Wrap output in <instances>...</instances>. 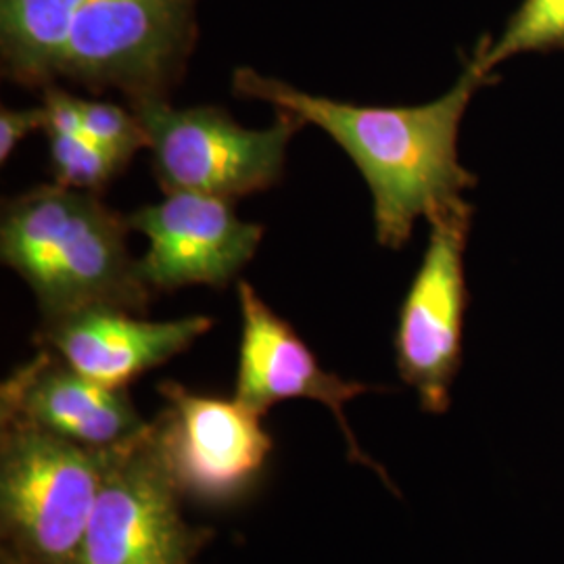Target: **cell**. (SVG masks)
<instances>
[{
  "label": "cell",
  "mask_w": 564,
  "mask_h": 564,
  "mask_svg": "<svg viewBox=\"0 0 564 564\" xmlns=\"http://www.w3.org/2000/svg\"><path fill=\"white\" fill-rule=\"evenodd\" d=\"M212 326L207 316L153 323L130 310L93 305L42 323L39 345L97 383L128 389L149 370L181 356Z\"/></svg>",
  "instance_id": "7c38bea8"
},
{
  "label": "cell",
  "mask_w": 564,
  "mask_h": 564,
  "mask_svg": "<svg viewBox=\"0 0 564 564\" xmlns=\"http://www.w3.org/2000/svg\"><path fill=\"white\" fill-rule=\"evenodd\" d=\"M82 132L121 167L147 147V134L134 111H126L113 102L80 99Z\"/></svg>",
  "instance_id": "2e32d148"
},
{
  "label": "cell",
  "mask_w": 564,
  "mask_h": 564,
  "mask_svg": "<svg viewBox=\"0 0 564 564\" xmlns=\"http://www.w3.org/2000/svg\"><path fill=\"white\" fill-rule=\"evenodd\" d=\"M473 205L463 199L437 212L429 245L403 297L393 351L400 379L419 395L426 414H445L464 356L468 286L464 251Z\"/></svg>",
  "instance_id": "52a82bcc"
},
{
  "label": "cell",
  "mask_w": 564,
  "mask_h": 564,
  "mask_svg": "<svg viewBox=\"0 0 564 564\" xmlns=\"http://www.w3.org/2000/svg\"><path fill=\"white\" fill-rule=\"evenodd\" d=\"M195 0H88L59 78L120 88L130 102L165 97L193 44Z\"/></svg>",
  "instance_id": "ba28073f"
},
{
  "label": "cell",
  "mask_w": 564,
  "mask_h": 564,
  "mask_svg": "<svg viewBox=\"0 0 564 564\" xmlns=\"http://www.w3.org/2000/svg\"><path fill=\"white\" fill-rule=\"evenodd\" d=\"M51 165L55 182L67 188L99 193L120 174V163L84 132H51L48 134Z\"/></svg>",
  "instance_id": "9a60e30c"
},
{
  "label": "cell",
  "mask_w": 564,
  "mask_h": 564,
  "mask_svg": "<svg viewBox=\"0 0 564 564\" xmlns=\"http://www.w3.org/2000/svg\"><path fill=\"white\" fill-rule=\"evenodd\" d=\"M239 303L242 326L235 400L260 416L286 400L323 403L341 426L347 458L370 466L393 489L383 468L364 454L345 419V403L375 387L326 372L297 330L263 302L249 282L239 281Z\"/></svg>",
  "instance_id": "30bf717a"
},
{
  "label": "cell",
  "mask_w": 564,
  "mask_h": 564,
  "mask_svg": "<svg viewBox=\"0 0 564 564\" xmlns=\"http://www.w3.org/2000/svg\"><path fill=\"white\" fill-rule=\"evenodd\" d=\"M494 80L466 61L463 76L435 101L414 107H368L307 95L286 82L239 67L232 88L279 111L314 123L356 163L372 195L377 241L402 249L416 223L463 202L477 186L458 153L460 123L475 93Z\"/></svg>",
  "instance_id": "6da1fadb"
},
{
  "label": "cell",
  "mask_w": 564,
  "mask_h": 564,
  "mask_svg": "<svg viewBox=\"0 0 564 564\" xmlns=\"http://www.w3.org/2000/svg\"><path fill=\"white\" fill-rule=\"evenodd\" d=\"M88 0H0L4 76L23 86H51L74 23Z\"/></svg>",
  "instance_id": "4fadbf2b"
},
{
  "label": "cell",
  "mask_w": 564,
  "mask_h": 564,
  "mask_svg": "<svg viewBox=\"0 0 564 564\" xmlns=\"http://www.w3.org/2000/svg\"><path fill=\"white\" fill-rule=\"evenodd\" d=\"M0 421H15L90 449H113L147 426L128 389L97 383L48 347L0 387Z\"/></svg>",
  "instance_id": "8fae6325"
},
{
  "label": "cell",
  "mask_w": 564,
  "mask_h": 564,
  "mask_svg": "<svg viewBox=\"0 0 564 564\" xmlns=\"http://www.w3.org/2000/svg\"><path fill=\"white\" fill-rule=\"evenodd\" d=\"M107 449L0 421L2 544L39 564H76Z\"/></svg>",
  "instance_id": "3957f363"
},
{
  "label": "cell",
  "mask_w": 564,
  "mask_h": 564,
  "mask_svg": "<svg viewBox=\"0 0 564 564\" xmlns=\"http://www.w3.org/2000/svg\"><path fill=\"white\" fill-rule=\"evenodd\" d=\"M564 51V0H523L496 41L485 39L468 63L484 78L524 53Z\"/></svg>",
  "instance_id": "5bb4252c"
},
{
  "label": "cell",
  "mask_w": 564,
  "mask_h": 564,
  "mask_svg": "<svg viewBox=\"0 0 564 564\" xmlns=\"http://www.w3.org/2000/svg\"><path fill=\"white\" fill-rule=\"evenodd\" d=\"M162 412L149 435L182 498L202 506L237 505L262 479L274 449L262 416L239 400L165 381Z\"/></svg>",
  "instance_id": "5b68a950"
},
{
  "label": "cell",
  "mask_w": 564,
  "mask_h": 564,
  "mask_svg": "<svg viewBox=\"0 0 564 564\" xmlns=\"http://www.w3.org/2000/svg\"><path fill=\"white\" fill-rule=\"evenodd\" d=\"M165 195L197 193L235 202L281 181L289 141L303 126L279 111L265 130H247L220 107H172L165 97L132 101Z\"/></svg>",
  "instance_id": "277c9868"
},
{
  "label": "cell",
  "mask_w": 564,
  "mask_h": 564,
  "mask_svg": "<svg viewBox=\"0 0 564 564\" xmlns=\"http://www.w3.org/2000/svg\"><path fill=\"white\" fill-rule=\"evenodd\" d=\"M39 128H44L42 105L32 107V109L2 107V111H0V162H7L13 155V151L18 149V144Z\"/></svg>",
  "instance_id": "e0dca14e"
},
{
  "label": "cell",
  "mask_w": 564,
  "mask_h": 564,
  "mask_svg": "<svg viewBox=\"0 0 564 564\" xmlns=\"http://www.w3.org/2000/svg\"><path fill=\"white\" fill-rule=\"evenodd\" d=\"M130 228L97 193L44 184L4 203L0 258L36 295L42 323L93 305L142 314L153 291L128 251Z\"/></svg>",
  "instance_id": "7a4b0ae2"
},
{
  "label": "cell",
  "mask_w": 564,
  "mask_h": 564,
  "mask_svg": "<svg viewBox=\"0 0 564 564\" xmlns=\"http://www.w3.org/2000/svg\"><path fill=\"white\" fill-rule=\"evenodd\" d=\"M0 564H39L34 563L32 558H28V556H23L20 554L18 550H13V547H9L7 544H2L0 547Z\"/></svg>",
  "instance_id": "ac0fdd59"
},
{
  "label": "cell",
  "mask_w": 564,
  "mask_h": 564,
  "mask_svg": "<svg viewBox=\"0 0 564 564\" xmlns=\"http://www.w3.org/2000/svg\"><path fill=\"white\" fill-rule=\"evenodd\" d=\"M182 496L151 442L149 423L107 449L76 564H193L212 529L186 523Z\"/></svg>",
  "instance_id": "8992f818"
},
{
  "label": "cell",
  "mask_w": 564,
  "mask_h": 564,
  "mask_svg": "<svg viewBox=\"0 0 564 564\" xmlns=\"http://www.w3.org/2000/svg\"><path fill=\"white\" fill-rule=\"evenodd\" d=\"M128 220L149 239L137 263L153 293L191 284L226 286L256 256L263 237L260 224L237 218L230 199L197 193H170Z\"/></svg>",
  "instance_id": "9c48e42d"
}]
</instances>
